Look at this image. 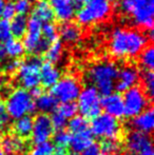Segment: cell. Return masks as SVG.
Instances as JSON below:
<instances>
[{
    "label": "cell",
    "mask_w": 154,
    "mask_h": 155,
    "mask_svg": "<svg viewBox=\"0 0 154 155\" xmlns=\"http://www.w3.org/2000/svg\"><path fill=\"white\" fill-rule=\"evenodd\" d=\"M100 153V149L97 143H92L90 147H88L86 150L80 153V155H98Z\"/></svg>",
    "instance_id": "cell-41"
},
{
    "label": "cell",
    "mask_w": 154,
    "mask_h": 155,
    "mask_svg": "<svg viewBox=\"0 0 154 155\" xmlns=\"http://www.w3.org/2000/svg\"><path fill=\"white\" fill-rule=\"evenodd\" d=\"M1 148L4 151V153L8 154H16L21 153L25 149V139L17 137L15 135L6 136L5 138L2 139Z\"/></svg>",
    "instance_id": "cell-24"
},
{
    "label": "cell",
    "mask_w": 154,
    "mask_h": 155,
    "mask_svg": "<svg viewBox=\"0 0 154 155\" xmlns=\"http://www.w3.org/2000/svg\"><path fill=\"white\" fill-rule=\"evenodd\" d=\"M54 145L50 141H44L41 143H36L28 155H53L54 154Z\"/></svg>",
    "instance_id": "cell-32"
},
{
    "label": "cell",
    "mask_w": 154,
    "mask_h": 155,
    "mask_svg": "<svg viewBox=\"0 0 154 155\" xmlns=\"http://www.w3.org/2000/svg\"><path fill=\"white\" fill-rule=\"evenodd\" d=\"M149 38L145 33L132 28H115L109 38V52L116 59H134L148 45Z\"/></svg>",
    "instance_id": "cell-1"
},
{
    "label": "cell",
    "mask_w": 154,
    "mask_h": 155,
    "mask_svg": "<svg viewBox=\"0 0 154 155\" xmlns=\"http://www.w3.org/2000/svg\"><path fill=\"white\" fill-rule=\"evenodd\" d=\"M98 155H110V154H107V153H99Z\"/></svg>",
    "instance_id": "cell-52"
},
{
    "label": "cell",
    "mask_w": 154,
    "mask_h": 155,
    "mask_svg": "<svg viewBox=\"0 0 154 155\" xmlns=\"http://www.w3.org/2000/svg\"><path fill=\"white\" fill-rule=\"evenodd\" d=\"M57 111L66 119H71L77 114V106L75 102H64L58 107Z\"/></svg>",
    "instance_id": "cell-34"
},
{
    "label": "cell",
    "mask_w": 154,
    "mask_h": 155,
    "mask_svg": "<svg viewBox=\"0 0 154 155\" xmlns=\"http://www.w3.org/2000/svg\"><path fill=\"white\" fill-rule=\"evenodd\" d=\"M131 155H132V154H131Z\"/></svg>",
    "instance_id": "cell-57"
},
{
    "label": "cell",
    "mask_w": 154,
    "mask_h": 155,
    "mask_svg": "<svg viewBox=\"0 0 154 155\" xmlns=\"http://www.w3.org/2000/svg\"><path fill=\"white\" fill-rule=\"evenodd\" d=\"M42 60L38 56H32L20 62L17 74V82L22 89L31 90L40 84V68Z\"/></svg>",
    "instance_id": "cell-6"
},
{
    "label": "cell",
    "mask_w": 154,
    "mask_h": 155,
    "mask_svg": "<svg viewBox=\"0 0 154 155\" xmlns=\"http://www.w3.org/2000/svg\"><path fill=\"white\" fill-rule=\"evenodd\" d=\"M6 57H8V56H6L3 43H0V65L3 64V62L6 60Z\"/></svg>",
    "instance_id": "cell-43"
},
{
    "label": "cell",
    "mask_w": 154,
    "mask_h": 155,
    "mask_svg": "<svg viewBox=\"0 0 154 155\" xmlns=\"http://www.w3.org/2000/svg\"><path fill=\"white\" fill-rule=\"evenodd\" d=\"M64 56V49L61 41L55 40L51 42L45 51V58L48 59V62L51 63H58L62 60Z\"/></svg>",
    "instance_id": "cell-26"
},
{
    "label": "cell",
    "mask_w": 154,
    "mask_h": 155,
    "mask_svg": "<svg viewBox=\"0 0 154 155\" xmlns=\"http://www.w3.org/2000/svg\"><path fill=\"white\" fill-rule=\"evenodd\" d=\"M90 131L93 136L101 139H118L121 134V126L115 117L100 113L92 119Z\"/></svg>",
    "instance_id": "cell-9"
},
{
    "label": "cell",
    "mask_w": 154,
    "mask_h": 155,
    "mask_svg": "<svg viewBox=\"0 0 154 155\" xmlns=\"http://www.w3.org/2000/svg\"><path fill=\"white\" fill-rule=\"evenodd\" d=\"M30 94H31V96L34 98V99H36L37 97H39V96L41 95L43 92H42V90H41L39 87H36V88H33V89H31V90L29 91Z\"/></svg>",
    "instance_id": "cell-42"
},
{
    "label": "cell",
    "mask_w": 154,
    "mask_h": 155,
    "mask_svg": "<svg viewBox=\"0 0 154 155\" xmlns=\"http://www.w3.org/2000/svg\"><path fill=\"white\" fill-rule=\"evenodd\" d=\"M41 27L42 23L34 17L28 19V28L22 43L25 52L32 55L37 56L39 54H44L50 45L41 36Z\"/></svg>",
    "instance_id": "cell-8"
},
{
    "label": "cell",
    "mask_w": 154,
    "mask_h": 155,
    "mask_svg": "<svg viewBox=\"0 0 154 155\" xmlns=\"http://www.w3.org/2000/svg\"><path fill=\"white\" fill-rule=\"evenodd\" d=\"M99 149L103 151V153L116 155L120 152L121 143L118 141V139H103Z\"/></svg>",
    "instance_id": "cell-31"
},
{
    "label": "cell",
    "mask_w": 154,
    "mask_h": 155,
    "mask_svg": "<svg viewBox=\"0 0 154 155\" xmlns=\"http://www.w3.org/2000/svg\"><path fill=\"white\" fill-rule=\"evenodd\" d=\"M121 15L133 25L151 31L154 25V0H117Z\"/></svg>",
    "instance_id": "cell-2"
},
{
    "label": "cell",
    "mask_w": 154,
    "mask_h": 155,
    "mask_svg": "<svg viewBox=\"0 0 154 155\" xmlns=\"http://www.w3.org/2000/svg\"><path fill=\"white\" fill-rule=\"evenodd\" d=\"M113 12L111 0H90L76 12L78 25L91 27L106 21Z\"/></svg>",
    "instance_id": "cell-4"
},
{
    "label": "cell",
    "mask_w": 154,
    "mask_h": 155,
    "mask_svg": "<svg viewBox=\"0 0 154 155\" xmlns=\"http://www.w3.org/2000/svg\"><path fill=\"white\" fill-rule=\"evenodd\" d=\"M4 104L8 118L15 120L25 115H30L36 110L34 98L29 91L22 88H17L11 91Z\"/></svg>",
    "instance_id": "cell-5"
},
{
    "label": "cell",
    "mask_w": 154,
    "mask_h": 155,
    "mask_svg": "<svg viewBox=\"0 0 154 155\" xmlns=\"http://www.w3.org/2000/svg\"><path fill=\"white\" fill-rule=\"evenodd\" d=\"M3 45L6 56H8L11 59H19L25 53L22 41L18 38H13L12 37L8 41H5Z\"/></svg>",
    "instance_id": "cell-25"
},
{
    "label": "cell",
    "mask_w": 154,
    "mask_h": 155,
    "mask_svg": "<svg viewBox=\"0 0 154 155\" xmlns=\"http://www.w3.org/2000/svg\"><path fill=\"white\" fill-rule=\"evenodd\" d=\"M19 65H20V61L18 59H10L5 60L1 67L3 70V73L8 74V75H12L18 71Z\"/></svg>",
    "instance_id": "cell-39"
},
{
    "label": "cell",
    "mask_w": 154,
    "mask_h": 155,
    "mask_svg": "<svg viewBox=\"0 0 154 155\" xmlns=\"http://www.w3.org/2000/svg\"><path fill=\"white\" fill-rule=\"evenodd\" d=\"M132 127L135 131L138 132L150 134L154 128V114L153 110L151 108H148L138 114L137 116L132 118Z\"/></svg>",
    "instance_id": "cell-18"
},
{
    "label": "cell",
    "mask_w": 154,
    "mask_h": 155,
    "mask_svg": "<svg viewBox=\"0 0 154 155\" xmlns=\"http://www.w3.org/2000/svg\"><path fill=\"white\" fill-rule=\"evenodd\" d=\"M4 5H5V0H0V19L2 17V11H3Z\"/></svg>",
    "instance_id": "cell-49"
},
{
    "label": "cell",
    "mask_w": 154,
    "mask_h": 155,
    "mask_svg": "<svg viewBox=\"0 0 154 155\" xmlns=\"http://www.w3.org/2000/svg\"><path fill=\"white\" fill-rule=\"evenodd\" d=\"M0 155H5V153H4V151L2 150L1 147H0Z\"/></svg>",
    "instance_id": "cell-50"
},
{
    "label": "cell",
    "mask_w": 154,
    "mask_h": 155,
    "mask_svg": "<svg viewBox=\"0 0 154 155\" xmlns=\"http://www.w3.org/2000/svg\"><path fill=\"white\" fill-rule=\"evenodd\" d=\"M12 37L10 21L1 18L0 19V43H4Z\"/></svg>",
    "instance_id": "cell-38"
},
{
    "label": "cell",
    "mask_w": 154,
    "mask_h": 155,
    "mask_svg": "<svg viewBox=\"0 0 154 155\" xmlns=\"http://www.w3.org/2000/svg\"><path fill=\"white\" fill-rule=\"evenodd\" d=\"M50 5L53 10L54 18L62 23L70 22L78 10L74 0H50Z\"/></svg>",
    "instance_id": "cell-14"
},
{
    "label": "cell",
    "mask_w": 154,
    "mask_h": 155,
    "mask_svg": "<svg viewBox=\"0 0 154 155\" xmlns=\"http://www.w3.org/2000/svg\"><path fill=\"white\" fill-rule=\"evenodd\" d=\"M61 78V72L54 63L42 62L40 68V84L44 88L52 89Z\"/></svg>",
    "instance_id": "cell-17"
},
{
    "label": "cell",
    "mask_w": 154,
    "mask_h": 155,
    "mask_svg": "<svg viewBox=\"0 0 154 155\" xmlns=\"http://www.w3.org/2000/svg\"><path fill=\"white\" fill-rule=\"evenodd\" d=\"M11 25V32H12V36L15 38H20L23 37L27 32L28 28V18L27 16H22V15H16L12 20L10 21Z\"/></svg>",
    "instance_id": "cell-27"
},
{
    "label": "cell",
    "mask_w": 154,
    "mask_h": 155,
    "mask_svg": "<svg viewBox=\"0 0 154 155\" xmlns=\"http://www.w3.org/2000/svg\"><path fill=\"white\" fill-rule=\"evenodd\" d=\"M15 11L17 15H22L27 16L30 12L32 11V0H16L14 3Z\"/></svg>",
    "instance_id": "cell-36"
},
{
    "label": "cell",
    "mask_w": 154,
    "mask_h": 155,
    "mask_svg": "<svg viewBox=\"0 0 154 155\" xmlns=\"http://www.w3.org/2000/svg\"><path fill=\"white\" fill-rule=\"evenodd\" d=\"M140 79L138 69L133 64H126L118 70L117 73L115 89L117 92H126L129 89L135 87Z\"/></svg>",
    "instance_id": "cell-13"
},
{
    "label": "cell",
    "mask_w": 154,
    "mask_h": 155,
    "mask_svg": "<svg viewBox=\"0 0 154 155\" xmlns=\"http://www.w3.org/2000/svg\"><path fill=\"white\" fill-rule=\"evenodd\" d=\"M41 36L49 43L57 40V36H58L57 25L54 22L42 23V27H41Z\"/></svg>",
    "instance_id": "cell-30"
},
{
    "label": "cell",
    "mask_w": 154,
    "mask_h": 155,
    "mask_svg": "<svg viewBox=\"0 0 154 155\" xmlns=\"http://www.w3.org/2000/svg\"><path fill=\"white\" fill-rule=\"evenodd\" d=\"M50 119H51V123L54 130H57V131L64 130L66 128L67 124H68V119L64 118L57 110L52 113V115L50 116Z\"/></svg>",
    "instance_id": "cell-37"
},
{
    "label": "cell",
    "mask_w": 154,
    "mask_h": 155,
    "mask_svg": "<svg viewBox=\"0 0 154 155\" xmlns=\"http://www.w3.org/2000/svg\"><path fill=\"white\" fill-rule=\"evenodd\" d=\"M53 138H54V143L56 145V147L67 148L70 145L71 133L64 130L57 131V132L53 135Z\"/></svg>",
    "instance_id": "cell-35"
},
{
    "label": "cell",
    "mask_w": 154,
    "mask_h": 155,
    "mask_svg": "<svg viewBox=\"0 0 154 155\" xmlns=\"http://www.w3.org/2000/svg\"><path fill=\"white\" fill-rule=\"evenodd\" d=\"M58 35L61 38V42L67 45H75L81 38V30L76 23L64 22L58 28Z\"/></svg>",
    "instance_id": "cell-20"
},
{
    "label": "cell",
    "mask_w": 154,
    "mask_h": 155,
    "mask_svg": "<svg viewBox=\"0 0 154 155\" xmlns=\"http://www.w3.org/2000/svg\"><path fill=\"white\" fill-rule=\"evenodd\" d=\"M0 117H8V114H6L5 104H4V101L2 99H0Z\"/></svg>",
    "instance_id": "cell-44"
},
{
    "label": "cell",
    "mask_w": 154,
    "mask_h": 155,
    "mask_svg": "<svg viewBox=\"0 0 154 155\" xmlns=\"http://www.w3.org/2000/svg\"><path fill=\"white\" fill-rule=\"evenodd\" d=\"M32 17L36 18L41 23L52 22L54 19V14L50 2H48L47 0H38L32 8Z\"/></svg>",
    "instance_id": "cell-21"
},
{
    "label": "cell",
    "mask_w": 154,
    "mask_h": 155,
    "mask_svg": "<svg viewBox=\"0 0 154 155\" xmlns=\"http://www.w3.org/2000/svg\"><path fill=\"white\" fill-rule=\"evenodd\" d=\"M145 92L148 97H152L154 94V74L152 71H145L142 75Z\"/></svg>",
    "instance_id": "cell-33"
},
{
    "label": "cell",
    "mask_w": 154,
    "mask_h": 155,
    "mask_svg": "<svg viewBox=\"0 0 154 155\" xmlns=\"http://www.w3.org/2000/svg\"><path fill=\"white\" fill-rule=\"evenodd\" d=\"M53 155H59V154H56V153H54Z\"/></svg>",
    "instance_id": "cell-54"
},
{
    "label": "cell",
    "mask_w": 154,
    "mask_h": 155,
    "mask_svg": "<svg viewBox=\"0 0 154 155\" xmlns=\"http://www.w3.org/2000/svg\"><path fill=\"white\" fill-rule=\"evenodd\" d=\"M8 121V117H0V128L6 124V123Z\"/></svg>",
    "instance_id": "cell-48"
},
{
    "label": "cell",
    "mask_w": 154,
    "mask_h": 155,
    "mask_svg": "<svg viewBox=\"0 0 154 155\" xmlns=\"http://www.w3.org/2000/svg\"><path fill=\"white\" fill-rule=\"evenodd\" d=\"M2 139H3V134H2V133H1V132H0V143H1Z\"/></svg>",
    "instance_id": "cell-51"
},
{
    "label": "cell",
    "mask_w": 154,
    "mask_h": 155,
    "mask_svg": "<svg viewBox=\"0 0 154 155\" xmlns=\"http://www.w3.org/2000/svg\"><path fill=\"white\" fill-rule=\"evenodd\" d=\"M81 91V84L75 76H61L57 84L52 88L51 94L58 102H74Z\"/></svg>",
    "instance_id": "cell-11"
},
{
    "label": "cell",
    "mask_w": 154,
    "mask_h": 155,
    "mask_svg": "<svg viewBox=\"0 0 154 155\" xmlns=\"http://www.w3.org/2000/svg\"><path fill=\"white\" fill-rule=\"evenodd\" d=\"M10 1H12V0H10Z\"/></svg>",
    "instance_id": "cell-56"
},
{
    "label": "cell",
    "mask_w": 154,
    "mask_h": 155,
    "mask_svg": "<svg viewBox=\"0 0 154 155\" xmlns=\"http://www.w3.org/2000/svg\"><path fill=\"white\" fill-rule=\"evenodd\" d=\"M92 143H94V136L91 133L90 129L84 130L82 132L71 134L70 140V148L73 151V153H81L84 150H86L88 147H90Z\"/></svg>",
    "instance_id": "cell-19"
},
{
    "label": "cell",
    "mask_w": 154,
    "mask_h": 155,
    "mask_svg": "<svg viewBox=\"0 0 154 155\" xmlns=\"http://www.w3.org/2000/svg\"><path fill=\"white\" fill-rule=\"evenodd\" d=\"M139 64L145 69V71H152L154 68V49L151 45H147L138 56Z\"/></svg>",
    "instance_id": "cell-29"
},
{
    "label": "cell",
    "mask_w": 154,
    "mask_h": 155,
    "mask_svg": "<svg viewBox=\"0 0 154 155\" xmlns=\"http://www.w3.org/2000/svg\"><path fill=\"white\" fill-rule=\"evenodd\" d=\"M69 129V132L71 134H75V133L82 132L84 130L89 129V123L88 119L82 117L81 115H75L74 117L70 119L67 124Z\"/></svg>",
    "instance_id": "cell-28"
},
{
    "label": "cell",
    "mask_w": 154,
    "mask_h": 155,
    "mask_svg": "<svg viewBox=\"0 0 154 155\" xmlns=\"http://www.w3.org/2000/svg\"><path fill=\"white\" fill-rule=\"evenodd\" d=\"M8 155H17V154H8Z\"/></svg>",
    "instance_id": "cell-55"
},
{
    "label": "cell",
    "mask_w": 154,
    "mask_h": 155,
    "mask_svg": "<svg viewBox=\"0 0 154 155\" xmlns=\"http://www.w3.org/2000/svg\"><path fill=\"white\" fill-rule=\"evenodd\" d=\"M90 0H74V2L76 3V5H77V8H79L80 6H82V5H84V4L87 3V2H89Z\"/></svg>",
    "instance_id": "cell-47"
},
{
    "label": "cell",
    "mask_w": 154,
    "mask_h": 155,
    "mask_svg": "<svg viewBox=\"0 0 154 155\" xmlns=\"http://www.w3.org/2000/svg\"><path fill=\"white\" fill-rule=\"evenodd\" d=\"M123 93L125 94L123 96V100L126 117L133 118L148 109L150 99L144 89L135 86Z\"/></svg>",
    "instance_id": "cell-10"
},
{
    "label": "cell",
    "mask_w": 154,
    "mask_h": 155,
    "mask_svg": "<svg viewBox=\"0 0 154 155\" xmlns=\"http://www.w3.org/2000/svg\"><path fill=\"white\" fill-rule=\"evenodd\" d=\"M5 84H6V78H5V76H4V74L2 73V72H0V90H2V89L4 88Z\"/></svg>",
    "instance_id": "cell-46"
},
{
    "label": "cell",
    "mask_w": 154,
    "mask_h": 155,
    "mask_svg": "<svg viewBox=\"0 0 154 155\" xmlns=\"http://www.w3.org/2000/svg\"><path fill=\"white\" fill-rule=\"evenodd\" d=\"M126 145L131 153H139L146 148L151 147V138L148 134L138 131H132L126 139Z\"/></svg>",
    "instance_id": "cell-16"
},
{
    "label": "cell",
    "mask_w": 154,
    "mask_h": 155,
    "mask_svg": "<svg viewBox=\"0 0 154 155\" xmlns=\"http://www.w3.org/2000/svg\"><path fill=\"white\" fill-rule=\"evenodd\" d=\"M35 102V109L41 112L42 114H48V113H53L56 111L58 107V101L51 93L43 92L39 97L34 100Z\"/></svg>",
    "instance_id": "cell-22"
},
{
    "label": "cell",
    "mask_w": 154,
    "mask_h": 155,
    "mask_svg": "<svg viewBox=\"0 0 154 155\" xmlns=\"http://www.w3.org/2000/svg\"><path fill=\"white\" fill-rule=\"evenodd\" d=\"M138 154H139V155H154V151H153L152 146H151V147L146 148V149L143 150V151L139 152Z\"/></svg>",
    "instance_id": "cell-45"
},
{
    "label": "cell",
    "mask_w": 154,
    "mask_h": 155,
    "mask_svg": "<svg viewBox=\"0 0 154 155\" xmlns=\"http://www.w3.org/2000/svg\"><path fill=\"white\" fill-rule=\"evenodd\" d=\"M70 155H78V154L77 153H71Z\"/></svg>",
    "instance_id": "cell-53"
},
{
    "label": "cell",
    "mask_w": 154,
    "mask_h": 155,
    "mask_svg": "<svg viewBox=\"0 0 154 155\" xmlns=\"http://www.w3.org/2000/svg\"><path fill=\"white\" fill-rule=\"evenodd\" d=\"M32 127H33V118L30 115H25L15 120L12 130L15 136L25 139L31 135Z\"/></svg>",
    "instance_id": "cell-23"
},
{
    "label": "cell",
    "mask_w": 154,
    "mask_h": 155,
    "mask_svg": "<svg viewBox=\"0 0 154 155\" xmlns=\"http://www.w3.org/2000/svg\"><path fill=\"white\" fill-rule=\"evenodd\" d=\"M77 110L84 118H94L101 113V96L97 89L88 86L81 89L77 97Z\"/></svg>",
    "instance_id": "cell-7"
},
{
    "label": "cell",
    "mask_w": 154,
    "mask_h": 155,
    "mask_svg": "<svg viewBox=\"0 0 154 155\" xmlns=\"http://www.w3.org/2000/svg\"><path fill=\"white\" fill-rule=\"evenodd\" d=\"M118 73L116 63L111 60H101L91 65L87 72V79L97 89L100 95H109L115 89Z\"/></svg>",
    "instance_id": "cell-3"
},
{
    "label": "cell",
    "mask_w": 154,
    "mask_h": 155,
    "mask_svg": "<svg viewBox=\"0 0 154 155\" xmlns=\"http://www.w3.org/2000/svg\"><path fill=\"white\" fill-rule=\"evenodd\" d=\"M101 109L105 110V113L116 119L125 117L123 96L118 92H112L109 95L103 96V98H101Z\"/></svg>",
    "instance_id": "cell-15"
},
{
    "label": "cell",
    "mask_w": 154,
    "mask_h": 155,
    "mask_svg": "<svg viewBox=\"0 0 154 155\" xmlns=\"http://www.w3.org/2000/svg\"><path fill=\"white\" fill-rule=\"evenodd\" d=\"M54 128L52 126L51 119L48 114H38L33 119L32 127V140L35 143H41L49 141L54 135Z\"/></svg>",
    "instance_id": "cell-12"
},
{
    "label": "cell",
    "mask_w": 154,
    "mask_h": 155,
    "mask_svg": "<svg viewBox=\"0 0 154 155\" xmlns=\"http://www.w3.org/2000/svg\"><path fill=\"white\" fill-rule=\"evenodd\" d=\"M16 16V11H15V6L13 2H8L5 3L3 8V11H2V19H5V20L10 21L12 20L14 17Z\"/></svg>",
    "instance_id": "cell-40"
}]
</instances>
